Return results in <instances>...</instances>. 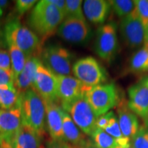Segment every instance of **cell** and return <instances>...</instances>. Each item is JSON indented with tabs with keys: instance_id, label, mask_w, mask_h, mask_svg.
Segmentation results:
<instances>
[{
	"instance_id": "cell-1",
	"label": "cell",
	"mask_w": 148,
	"mask_h": 148,
	"mask_svg": "<svg viewBox=\"0 0 148 148\" xmlns=\"http://www.w3.org/2000/svg\"><path fill=\"white\" fill-rule=\"evenodd\" d=\"M65 16L49 0L36 3L29 16V26L41 37L42 40L54 34Z\"/></svg>"
},
{
	"instance_id": "cell-2",
	"label": "cell",
	"mask_w": 148,
	"mask_h": 148,
	"mask_svg": "<svg viewBox=\"0 0 148 148\" xmlns=\"http://www.w3.org/2000/svg\"><path fill=\"white\" fill-rule=\"evenodd\" d=\"M19 108L22 123L34 129L40 136L45 132V106L42 98L32 88L21 93Z\"/></svg>"
},
{
	"instance_id": "cell-3",
	"label": "cell",
	"mask_w": 148,
	"mask_h": 148,
	"mask_svg": "<svg viewBox=\"0 0 148 148\" xmlns=\"http://www.w3.org/2000/svg\"><path fill=\"white\" fill-rule=\"evenodd\" d=\"M4 32L8 45L18 47L27 57L36 56L40 52L41 42L39 38L18 20L13 19L7 23Z\"/></svg>"
},
{
	"instance_id": "cell-4",
	"label": "cell",
	"mask_w": 148,
	"mask_h": 148,
	"mask_svg": "<svg viewBox=\"0 0 148 148\" xmlns=\"http://www.w3.org/2000/svg\"><path fill=\"white\" fill-rule=\"evenodd\" d=\"M85 97L97 117L117 106L120 101L119 92L113 83L90 87L85 94Z\"/></svg>"
},
{
	"instance_id": "cell-5",
	"label": "cell",
	"mask_w": 148,
	"mask_h": 148,
	"mask_svg": "<svg viewBox=\"0 0 148 148\" xmlns=\"http://www.w3.org/2000/svg\"><path fill=\"white\" fill-rule=\"evenodd\" d=\"M62 108L69 114L74 123L82 132L91 136L97 128V116L85 95L80 96L69 103L62 104Z\"/></svg>"
},
{
	"instance_id": "cell-6",
	"label": "cell",
	"mask_w": 148,
	"mask_h": 148,
	"mask_svg": "<svg viewBox=\"0 0 148 148\" xmlns=\"http://www.w3.org/2000/svg\"><path fill=\"white\" fill-rule=\"evenodd\" d=\"M75 77L88 87L104 84L107 80V73L95 58L91 56L77 60L72 66Z\"/></svg>"
},
{
	"instance_id": "cell-7",
	"label": "cell",
	"mask_w": 148,
	"mask_h": 148,
	"mask_svg": "<svg viewBox=\"0 0 148 148\" xmlns=\"http://www.w3.org/2000/svg\"><path fill=\"white\" fill-rule=\"evenodd\" d=\"M42 63L53 74L70 75L72 70V56L70 51L62 46L49 45L42 51Z\"/></svg>"
},
{
	"instance_id": "cell-8",
	"label": "cell",
	"mask_w": 148,
	"mask_h": 148,
	"mask_svg": "<svg viewBox=\"0 0 148 148\" xmlns=\"http://www.w3.org/2000/svg\"><path fill=\"white\" fill-rule=\"evenodd\" d=\"M117 27L114 22H109L101 25L97 31L95 50L101 59L106 62L113 60L118 47Z\"/></svg>"
},
{
	"instance_id": "cell-9",
	"label": "cell",
	"mask_w": 148,
	"mask_h": 148,
	"mask_svg": "<svg viewBox=\"0 0 148 148\" xmlns=\"http://www.w3.org/2000/svg\"><path fill=\"white\" fill-rule=\"evenodd\" d=\"M57 33L63 40L75 44L86 43L92 36V29L86 19L75 17L65 18Z\"/></svg>"
},
{
	"instance_id": "cell-10",
	"label": "cell",
	"mask_w": 148,
	"mask_h": 148,
	"mask_svg": "<svg viewBox=\"0 0 148 148\" xmlns=\"http://www.w3.org/2000/svg\"><path fill=\"white\" fill-rule=\"evenodd\" d=\"M119 27L122 38L129 47L136 49L143 45L146 38L145 29L136 8L132 13L121 18Z\"/></svg>"
},
{
	"instance_id": "cell-11",
	"label": "cell",
	"mask_w": 148,
	"mask_h": 148,
	"mask_svg": "<svg viewBox=\"0 0 148 148\" xmlns=\"http://www.w3.org/2000/svg\"><path fill=\"white\" fill-rule=\"evenodd\" d=\"M32 89L45 101H56L58 97V80L57 76L42 63L36 70Z\"/></svg>"
},
{
	"instance_id": "cell-12",
	"label": "cell",
	"mask_w": 148,
	"mask_h": 148,
	"mask_svg": "<svg viewBox=\"0 0 148 148\" xmlns=\"http://www.w3.org/2000/svg\"><path fill=\"white\" fill-rule=\"evenodd\" d=\"M57 80L58 97L60 99L62 104L69 103L80 96L85 95L90 88L82 84L76 77L71 75H58Z\"/></svg>"
},
{
	"instance_id": "cell-13",
	"label": "cell",
	"mask_w": 148,
	"mask_h": 148,
	"mask_svg": "<svg viewBox=\"0 0 148 148\" xmlns=\"http://www.w3.org/2000/svg\"><path fill=\"white\" fill-rule=\"evenodd\" d=\"M23 125L19 108L11 110L0 109V139L12 143Z\"/></svg>"
},
{
	"instance_id": "cell-14",
	"label": "cell",
	"mask_w": 148,
	"mask_h": 148,
	"mask_svg": "<svg viewBox=\"0 0 148 148\" xmlns=\"http://www.w3.org/2000/svg\"><path fill=\"white\" fill-rule=\"evenodd\" d=\"M127 105L131 110L143 120L148 116V86L140 80L128 88Z\"/></svg>"
},
{
	"instance_id": "cell-15",
	"label": "cell",
	"mask_w": 148,
	"mask_h": 148,
	"mask_svg": "<svg viewBox=\"0 0 148 148\" xmlns=\"http://www.w3.org/2000/svg\"><path fill=\"white\" fill-rule=\"evenodd\" d=\"M116 111L122 134L131 139L140 127L137 115L130 109L127 101L124 99L120 100Z\"/></svg>"
},
{
	"instance_id": "cell-16",
	"label": "cell",
	"mask_w": 148,
	"mask_h": 148,
	"mask_svg": "<svg viewBox=\"0 0 148 148\" xmlns=\"http://www.w3.org/2000/svg\"><path fill=\"white\" fill-rule=\"evenodd\" d=\"M45 106L46 123L52 139L64 140L62 131V111L63 109L56 101L44 100Z\"/></svg>"
},
{
	"instance_id": "cell-17",
	"label": "cell",
	"mask_w": 148,
	"mask_h": 148,
	"mask_svg": "<svg viewBox=\"0 0 148 148\" xmlns=\"http://www.w3.org/2000/svg\"><path fill=\"white\" fill-rule=\"evenodd\" d=\"M41 60L36 56L27 57L25 66L19 75L14 79V87L23 93L33 87L36 70Z\"/></svg>"
},
{
	"instance_id": "cell-18",
	"label": "cell",
	"mask_w": 148,
	"mask_h": 148,
	"mask_svg": "<svg viewBox=\"0 0 148 148\" xmlns=\"http://www.w3.org/2000/svg\"><path fill=\"white\" fill-rule=\"evenodd\" d=\"M110 1L104 0H86L84 2V15L93 23H103L110 13Z\"/></svg>"
},
{
	"instance_id": "cell-19",
	"label": "cell",
	"mask_w": 148,
	"mask_h": 148,
	"mask_svg": "<svg viewBox=\"0 0 148 148\" xmlns=\"http://www.w3.org/2000/svg\"><path fill=\"white\" fill-rule=\"evenodd\" d=\"M62 131L64 140L72 148H82L86 143L85 136L79 127L74 123L67 112L62 111Z\"/></svg>"
},
{
	"instance_id": "cell-20",
	"label": "cell",
	"mask_w": 148,
	"mask_h": 148,
	"mask_svg": "<svg viewBox=\"0 0 148 148\" xmlns=\"http://www.w3.org/2000/svg\"><path fill=\"white\" fill-rule=\"evenodd\" d=\"M11 145L12 148H42L41 136L32 127L23 124Z\"/></svg>"
},
{
	"instance_id": "cell-21",
	"label": "cell",
	"mask_w": 148,
	"mask_h": 148,
	"mask_svg": "<svg viewBox=\"0 0 148 148\" xmlns=\"http://www.w3.org/2000/svg\"><path fill=\"white\" fill-rule=\"evenodd\" d=\"M21 93L14 86L0 87V109L11 110L19 108Z\"/></svg>"
},
{
	"instance_id": "cell-22",
	"label": "cell",
	"mask_w": 148,
	"mask_h": 148,
	"mask_svg": "<svg viewBox=\"0 0 148 148\" xmlns=\"http://www.w3.org/2000/svg\"><path fill=\"white\" fill-rule=\"evenodd\" d=\"M130 69L134 73L148 71V39L143 47L134 53L130 62Z\"/></svg>"
},
{
	"instance_id": "cell-23",
	"label": "cell",
	"mask_w": 148,
	"mask_h": 148,
	"mask_svg": "<svg viewBox=\"0 0 148 148\" xmlns=\"http://www.w3.org/2000/svg\"><path fill=\"white\" fill-rule=\"evenodd\" d=\"M9 55H10L11 68L14 73V79L23 71L27 57L26 55L18 47L12 45H8Z\"/></svg>"
},
{
	"instance_id": "cell-24",
	"label": "cell",
	"mask_w": 148,
	"mask_h": 148,
	"mask_svg": "<svg viewBox=\"0 0 148 148\" xmlns=\"http://www.w3.org/2000/svg\"><path fill=\"white\" fill-rule=\"evenodd\" d=\"M90 136L97 148H116L117 146L115 138L103 130L96 128Z\"/></svg>"
},
{
	"instance_id": "cell-25",
	"label": "cell",
	"mask_w": 148,
	"mask_h": 148,
	"mask_svg": "<svg viewBox=\"0 0 148 148\" xmlns=\"http://www.w3.org/2000/svg\"><path fill=\"white\" fill-rule=\"evenodd\" d=\"M110 3L115 14L121 18L129 15L136 8L134 1L131 0H113Z\"/></svg>"
},
{
	"instance_id": "cell-26",
	"label": "cell",
	"mask_w": 148,
	"mask_h": 148,
	"mask_svg": "<svg viewBox=\"0 0 148 148\" xmlns=\"http://www.w3.org/2000/svg\"><path fill=\"white\" fill-rule=\"evenodd\" d=\"M130 145L132 148H148V127L144 125L139 127L130 139Z\"/></svg>"
},
{
	"instance_id": "cell-27",
	"label": "cell",
	"mask_w": 148,
	"mask_h": 148,
	"mask_svg": "<svg viewBox=\"0 0 148 148\" xmlns=\"http://www.w3.org/2000/svg\"><path fill=\"white\" fill-rule=\"evenodd\" d=\"M82 0H66V18L75 17L85 19L82 8Z\"/></svg>"
},
{
	"instance_id": "cell-28",
	"label": "cell",
	"mask_w": 148,
	"mask_h": 148,
	"mask_svg": "<svg viewBox=\"0 0 148 148\" xmlns=\"http://www.w3.org/2000/svg\"><path fill=\"white\" fill-rule=\"evenodd\" d=\"M134 1L140 21L145 27L146 40L148 38V1L147 0H137V1L136 0Z\"/></svg>"
},
{
	"instance_id": "cell-29",
	"label": "cell",
	"mask_w": 148,
	"mask_h": 148,
	"mask_svg": "<svg viewBox=\"0 0 148 148\" xmlns=\"http://www.w3.org/2000/svg\"><path fill=\"white\" fill-rule=\"evenodd\" d=\"M104 131L110 134L111 136L115 138V139H119V138L123 137V134H122L121 128H120L119 121H118L117 117L114 114H112L111 116L110 121H109L108 125L106 128L104 129Z\"/></svg>"
},
{
	"instance_id": "cell-30",
	"label": "cell",
	"mask_w": 148,
	"mask_h": 148,
	"mask_svg": "<svg viewBox=\"0 0 148 148\" xmlns=\"http://www.w3.org/2000/svg\"><path fill=\"white\" fill-rule=\"evenodd\" d=\"M3 86H14V76L12 71L0 68V87Z\"/></svg>"
},
{
	"instance_id": "cell-31",
	"label": "cell",
	"mask_w": 148,
	"mask_h": 148,
	"mask_svg": "<svg viewBox=\"0 0 148 148\" xmlns=\"http://www.w3.org/2000/svg\"><path fill=\"white\" fill-rule=\"evenodd\" d=\"M36 0H18L16 3V9L19 14H23L28 11L35 3Z\"/></svg>"
},
{
	"instance_id": "cell-32",
	"label": "cell",
	"mask_w": 148,
	"mask_h": 148,
	"mask_svg": "<svg viewBox=\"0 0 148 148\" xmlns=\"http://www.w3.org/2000/svg\"><path fill=\"white\" fill-rule=\"evenodd\" d=\"M114 112L112 111H109L106 113L98 116L97 119H96V127H97V128L104 130V129L106 128L107 125H108L109 121H110L111 116H112Z\"/></svg>"
},
{
	"instance_id": "cell-33",
	"label": "cell",
	"mask_w": 148,
	"mask_h": 148,
	"mask_svg": "<svg viewBox=\"0 0 148 148\" xmlns=\"http://www.w3.org/2000/svg\"><path fill=\"white\" fill-rule=\"evenodd\" d=\"M0 68L7 71H12L9 53L1 49H0Z\"/></svg>"
},
{
	"instance_id": "cell-34",
	"label": "cell",
	"mask_w": 148,
	"mask_h": 148,
	"mask_svg": "<svg viewBox=\"0 0 148 148\" xmlns=\"http://www.w3.org/2000/svg\"><path fill=\"white\" fill-rule=\"evenodd\" d=\"M46 148H72L67 142L64 140L52 139L47 141Z\"/></svg>"
},
{
	"instance_id": "cell-35",
	"label": "cell",
	"mask_w": 148,
	"mask_h": 148,
	"mask_svg": "<svg viewBox=\"0 0 148 148\" xmlns=\"http://www.w3.org/2000/svg\"><path fill=\"white\" fill-rule=\"evenodd\" d=\"M49 1L59 9L63 13L66 18V1L64 0H49Z\"/></svg>"
},
{
	"instance_id": "cell-36",
	"label": "cell",
	"mask_w": 148,
	"mask_h": 148,
	"mask_svg": "<svg viewBox=\"0 0 148 148\" xmlns=\"http://www.w3.org/2000/svg\"><path fill=\"white\" fill-rule=\"evenodd\" d=\"M8 5V1L0 0V16H2Z\"/></svg>"
},
{
	"instance_id": "cell-37",
	"label": "cell",
	"mask_w": 148,
	"mask_h": 148,
	"mask_svg": "<svg viewBox=\"0 0 148 148\" xmlns=\"http://www.w3.org/2000/svg\"><path fill=\"white\" fill-rule=\"evenodd\" d=\"M0 148H12V146L7 140L0 139Z\"/></svg>"
},
{
	"instance_id": "cell-38",
	"label": "cell",
	"mask_w": 148,
	"mask_h": 148,
	"mask_svg": "<svg viewBox=\"0 0 148 148\" xmlns=\"http://www.w3.org/2000/svg\"><path fill=\"white\" fill-rule=\"evenodd\" d=\"M82 148H97V146L95 145L92 139H87L86 140V143L83 146Z\"/></svg>"
},
{
	"instance_id": "cell-39",
	"label": "cell",
	"mask_w": 148,
	"mask_h": 148,
	"mask_svg": "<svg viewBox=\"0 0 148 148\" xmlns=\"http://www.w3.org/2000/svg\"><path fill=\"white\" fill-rule=\"evenodd\" d=\"M116 148H132V146H131L130 143L128 144V145H117Z\"/></svg>"
},
{
	"instance_id": "cell-40",
	"label": "cell",
	"mask_w": 148,
	"mask_h": 148,
	"mask_svg": "<svg viewBox=\"0 0 148 148\" xmlns=\"http://www.w3.org/2000/svg\"><path fill=\"white\" fill-rule=\"evenodd\" d=\"M141 81H143V82L145 83V84L148 86V77H144V78H143V79H141Z\"/></svg>"
},
{
	"instance_id": "cell-41",
	"label": "cell",
	"mask_w": 148,
	"mask_h": 148,
	"mask_svg": "<svg viewBox=\"0 0 148 148\" xmlns=\"http://www.w3.org/2000/svg\"><path fill=\"white\" fill-rule=\"evenodd\" d=\"M144 122H145V126L148 127V116L145 118V119H144Z\"/></svg>"
}]
</instances>
